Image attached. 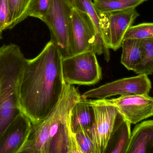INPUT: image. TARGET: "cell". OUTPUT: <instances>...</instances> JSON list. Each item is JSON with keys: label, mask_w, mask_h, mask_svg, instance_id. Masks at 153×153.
<instances>
[{"label": "cell", "mask_w": 153, "mask_h": 153, "mask_svg": "<svg viewBox=\"0 0 153 153\" xmlns=\"http://www.w3.org/2000/svg\"><path fill=\"white\" fill-rule=\"evenodd\" d=\"M62 60L51 40L37 56L26 60L19 81V109L32 125L46 118L61 99L65 84Z\"/></svg>", "instance_id": "cell-1"}, {"label": "cell", "mask_w": 153, "mask_h": 153, "mask_svg": "<svg viewBox=\"0 0 153 153\" xmlns=\"http://www.w3.org/2000/svg\"><path fill=\"white\" fill-rule=\"evenodd\" d=\"M81 98L74 86L65 83L56 107L43 121L32 125L27 141L20 153L68 152L73 137L70 112Z\"/></svg>", "instance_id": "cell-2"}, {"label": "cell", "mask_w": 153, "mask_h": 153, "mask_svg": "<svg viewBox=\"0 0 153 153\" xmlns=\"http://www.w3.org/2000/svg\"><path fill=\"white\" fill-rule=\"evenodd\" d=\"M26 60L16 44L0 47V139L20 111L19 81Z\"/></svg>", "instance_id": "cell-3"}, {"label": "cell", "mask_w": 153, "mask_h": 153, "mask_svg": "<svg viewBox=\"0 0 153 153\" xmlns=\"http://www.w3.org/2000/svg\"><path fill=\"white\" fill-rule=\"evenodd\" d=\"M73 8L71 0H52L42 20L49 28L50 40L58 48L62 58L72 56L71 28Z\"/></svg>", "instance_id": "cell-4"}, {"label": "cell", "mask_w": 153, "mask_h": 153, "mask_svg": "<svg viewBox=\"0 0 153 153\" xmlns=\"http://www.w3.org/2000/svg\"><path fill=\"white\" fill-rule=\"evenodd\" d=\"M93 51L84 52L62 58V70L66 84L91 85L101 79L102 70Z\"/></svg>", "instance_id": "cell-5"}, {"label": "cell", "mask_w": 153, "mask_h": 153, "mask_svg": "<svg viewBox=\"0 0 153 153\" xmlns=\"http://www.w3.org/2000/svg\"><path fill=\"white\" fill-rule=\"evenodd\" d=\"M91 105H111L131 124H137L153 116V98L149 95L120 96L116 99L88 100Z\"/></svg>", "instance_id": "cell-6"}, {"label": "cell", "mask_w": 153, "mask_h": 153, "mask_svg": "<svg viewBox=\"0 0 153 153\" xmlns=\"http://www.w3.org/2000/svg\"><path fill=\"white\" fill-rule=\"evenodd\" d=\"M152 88V82L148 75L139 74L119 79L89 90L82 97L86 99H102L116 95H149Z\"/></svg>", "instance_id": "cell-7"}, {"label": "cell", "mask_w": 153, "mask_h": 153, "mask_svg": "<svg viewBox=\"0 0 153 153\" xmlns=\"http://www.w3.org/2000/svg\"><path fill=\"white\" fill-rule=\"evenodd\" d=\"M99 13L106 45L117 51L121 47L126 32L140 14L136 8Z\"/></svg>", "instance_id": "cell-8"}, {"label": "cell", "mask_w": 153, "mask_h": 153, "mask_svg": "<svg viewBox=\"0 0 153 153\" xmlns=\"http://www.w3.org/2000/svg\"><path fill=\"white\" fill-rule=\"evenodd\" d=\"M71 48L72 56L89 51L102 54L91 20L86 13L74 7L71 13Z\"/></svg>", "instance_id": "cell-9"}, {"label": "cell", "mask_w": 153, "mask_h": 153, "mask_svg": "<svg viewBox=\"0 0 153 153\" xmlns=\"http://www.w3.org/2000/svg\"><path fill=\"white\" fill-rule=\"evenodd\" d=\"M91 105L94 112V121L90 134L94 153H104L118 111L111 105Z\"/></svg>", "instance_id": "cell-10"}, {"label": "cell", "mask_w": 153, "mask_h": 153, "mask_svg": "<svg viewBox=\"0 0 153 153\" xmlns=\"http://www.w3.org/2000/svg\"><path fill=\"white\" fill-rule=\"evenodd\" d=\"M30 119L19 111L4 130L0 139V153H20L32 128Z\"/></svg>", "instance_id": "cell-11"}, {"label": "cell", "mask_w": 153, "mask_h": 153, "mask_svg": "<svg viewBox=\"0 0 153 153\" xmlns=\"http://www.w3.org/2000/svg\"><path fill=\"white\" fill-rule=\"evenodd\" d=\"M131 123L118 112L104 153H126L131 136Z\"/></svg>", "instance_id": "cell-12"}, {"label": "cell", "mask_w": 153, "mask_h": 153, "mask_svg": "<svg viewBox=\"0 0 153 153\" xmlns=\"http://www.w3.org/2000/svg\"><path fill=\"white\" fill-rule=\"evenodd\" d=\"M126 153H153V120L136 125L131 132Z\"/></svg>", "instance_id": "cell-13"}, {"label": "cell", "mask_w": 153, "mask_h": 153, "mask_svg": "<svg viewBox=\"0 0 153 153\" xmlns=\"http://www.w3.org/2000/svg\"><path fill=\"white\" fill-rule=\"evenodd\" d=\"M94 121V112L86 99L82 97L70 112V124L74 134L81 130L91 131Z\"/></svg>", "instance_id": "cell-14"}, {"label": "cell", "mask_w": 153, "mask_h": 153, "mask_svg": "<svg viewBox=\"0 0 153 153\" xmlns=\"http://www.w3.org/2000/svg\"><path fill=\"white\" fill-rule=\"evenodd\" d=\"M74 8L86 13L90 17L94 25L97 33L98 46L101 52L104 54L105 60L108 62L110 58L109 49L108 48L101 25L100 13L92 0H71Z\"/></svg>", "instance_id": "cell-15"}, {"label": "cell", "mask_w": 153, "mask_h": 153, "mask_svg": "<svg viewBox=\"0 0 153 153\" xmlns=\"http://www.w3.org/2000/svg\"><path fill=\"white\" fill-rule=\"evenodd\" d=\"M121 62L128 70L135 72L142 60V49L141 40L137 39L123 40Z\"/></svg>", "instance_id": "cell-16"}, {"label": "cell", "mask_w": 153, "mask_h": 153, "mask_svg": "<svg viewBox=\"0 0 153 153\" xmlns=\"http://www.w3.org/2000/svg\"><path fill=\"white\" fill-rule=\"evenodd\" d=\"M149 0H95L94 3L100 13L111 12L136 8Z\"/></svg>", "instance_id": "cell-17"}, {"label": "cell", "mask_w": 153, "mask_h": 153, "mask_svg": "<svg viewBox=\"0 0 153 153\" xmlns=\"http://www.w3.org/2000/svg\"><path fill=\"white\" fill-rule=\"evenodd\" d=\"M142 56L141 63L135 71L137 74H153V38L141 40Z\"/></svg>", "instance_id": "cell-18"}, {"label": "cell", "mask_w": 153, "mask_h": 153, "mask_svg": "<svg viewBox=\"0 0 153 153\" xmlns=\"http://www.w3.org/2000/svg\"><path fill=\"white\" fill-rule=\"evenodd\" d=\"M32 0H8L11 15L10 29L22 22L28 16Z\"/></svg>", "instance_id": "cell-19"}, {"label": "cell", "mask_w": 153, "mask_h": 153, "mask_svg": "<svg viewBox=\"0 0 153 153\" xmlns=\"http://www.w3.org/2000/svg\"><path fill=\"white\" fill-rule=\"evenodd\" d=\"M153 38V22H143L131 26L128 30L124 39L139 40Z\"/></svg>", "instance_id": "cell-20"}, {"label": "cell", "mask_w": 153, "mask_h": 153, "mask_svg": "<svg viewBox=\"0 0 153 153\" xmlns=\"http://www.w3.org/2000/svg\"><path fill=\"white\" fill-rule=\"evenodd\" d=\"M74 135L81 153H94L90 131L81 130Z\"/></svg>", "instance_id": "cell-21"}, {"label": "cell", "mask_w": 153, "mask_h": 153, "mask_svg": "<svg viewBox=\"0 0 153 153\" xmlns=\"http://www.w3.org/2000/svg\"><path fill=\"white\" fill-rule=\"evenodd\" d=\"M52 0H32L29 10V17L43 19L49 9Z\"/></svg>", "instance_id": "cell-22"}, {"label": "cell", "mask_w": 153, "mask_h": 153, "mask_svg": "<svg viewBox=\"0 0 153 153\" xmlns=\"http://www.w3.org/2000/svg\"><path fill=\"white\" fill-rule=\"evenodd\" d=\"M11 15L8 0H0V33L10 29Z\"/></svg>", "instance_id": "cell-23"}, {"label": "cell", "mask_w": 153, "mask_h": 153, "mask_svg": "<svg viewBox=\"0 0 153 153\" xmlns=\"http://www.w3.org/2000/svg\"><path fill=\"white\" fill-rule=\"evenodd\" d=\"M2 33H0V40L2 38Z\"/></svg>", "instance_id": "cell-24"}, {"label": "cell", "mask_w": 153, "mask_h": 153, "mask_svg": "<svg viewBox=\"0 0 153 153\" xmlns=\"http://www.w3.org/2000/svg\"><path fill=\"white\" fill-rule=\"evenodd\" d=\"M94 1H95V0H94Z\"/></svg>", "instance_id": "cell-25"}]
</instances>
